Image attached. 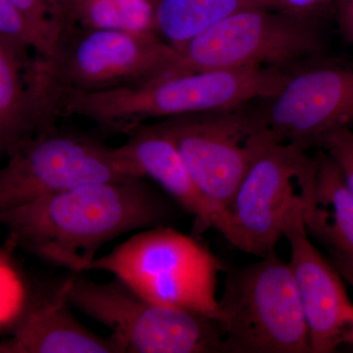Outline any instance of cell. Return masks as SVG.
<instances>
[{
    "label": "cell",
    "mask_w": 353,
    "mask_h": 353,
    "mask_svg": "<svg viewBox=\"0 0 353 353\" xmlns=\"http://www.w3.org/2000/svg\"><path fill=\"white\" fill-rule=\"evenodd\" d=\"M170 201L145 179L90 183L0 213L16 241L72 273L88 271L102 246L130 232L164 226Z\"/></svg>",
    "instance_id": "cell-1"
},
{
    "label": "cell",
    "mask_w": 353,
    "mask_h": 353,
    "mask_svg": "<svg viewBox=\"0 0 353 353\" xmlns=\"http://www.w3.org/2000/svg\"><path fill=\"white\" fill-rule=\"evenodd\" d=\"M176 58L178 51L152 30L67 28L50 57H32L25 70L39 130L57 126L67 95L141 85L166 73Z\"/></svg>",
    "instance_id": "cell-2"
},
{
    "label": "cell",
    "mask_w": 353,
    "mask_h": 353,
    "mask_svg": "<svg viewBox=\"0 0 353 353\" xmlns=\"http://www.w3.org/2000/svg\"><path fill=\"white\" fill-rule=\"evenodd\" d=\"M289 74L279 67H252L162 75L134 87L68 94L59 116H79L108 136H127L152 120L231 110L268 99Z\"/></svg>",
    "instance_id": "cell-3"
},
{
    "label": "cell",
    "mask_w": 353,
    "mask_h": 353,
    "mask_svg": "<svg viewBox=\"0 0 353 353\" xmlns=\"http://www.w3.org/2000/svg\"><path fill=\"white\" fill-rule=\"evenodd\" d=\"M92 270L111 274L153 303L217 320L216 289L222 262L196 238L168 225L137 232L92 260L88 271Z\"/></svg>",
    "instance_id": "cell-4"
},
{
    "label": "cell",
    "mask_w": 353,
    "mask_h": 353,
    "mask_svg": "<svg viewBox=\"0 0 353 353\" xmlns=\"http://www.w3.org/2000/svg\"><path fill=\"white\" fill-rule=\"evenodd\" d=\"M222 353L311 352L289 262L275 252L228 272L218 317Z\"/></svg>",
    "instance_id": "cell-5"
},
{
    "label": "cell",
    "mask_w": 353,
    "mask_h": 353,
    "mask_svg": "<svg viewBox=\"0 0 353 353\" xmlns=\"http://www.w3.org/2000/svg\"><path fill=\"white\" fill-rule=\"evenodd\" d=\"M66 292L72 307L110 330L121 353H222L214 318L153 303L119 279L97 283L72 273Z\"/></svg>",
    "instance_id": "cell-6"
},
{
    "label": "cell",
    "mask_w": 353,
    "mask_h": 353,
    "mask_svg": "<svg viewBox=\"0 0 353 353\" xmlns=\"http://www.w3.org/2000/svg\"><path fill=\"white\" fill-rule=\"evenodd\" d=\"M316 157L294 143L268 141L253 158L215 230L241 252L260 259L275 252L290 209L314 190Z\"/></svg>",
    "instance_id": "cell-7"
},
{
    "label": "cell",
    "mask_w": 353,
    "mask_h": 353,
    "mask_svg": "<svg viewBox=\"0 0 353 353\" xmlns=\"http://www.w3.org/2000/svg\"><path fill=\"white\" fill-rule=\"evenodd\" d=\"M0 167V213L90 183L143 179L120 146L54 127L26 139Z\"/></svg>",
    "instance_id": "cell-8"
},
{
    "label": "cell",
    "mask_w": 353,
    "mask_h": 353,
    "mask_svg": "<svg viewBox=\"0 0 353 353\" xmlns=\"http://www.w3.org/2000/svg\"><path fill=\"white\" fill-rule=\"evenodd\" d=\"M320 50L321 41L311 19L273 9L248 8L190 39L163 75L252 67L284 68Z\"/></svg>",
    "instance_id": "cell-9"
},
{
    "label": "cell",
    "mask_w": 353,
    "mask_h": 353,
    "mask_svg": "<svg viewBox=\"0 0 353 353\" xmlns=\"http://www.w3.org/2000/svg\"><path fill=\"white\" fill-rule=\"evenodd\" d=\"M152 124L180 152L212 212L215 229L253 158L268 141L255 131L245 106L187 114Z\"/></svg>",
    "instance_id": "cell-10"
},
{
    "label": "cell",
    "mask_w": 353,
    "mask_h": 353,
    "mask_svg": "<svg viewBox=\"0 0 353 353\" xmlns=\"http://www.w3.org/2000/svg\"><path fill=\"white\" fill-rule=\"evenodd\" d=\"M250 111L255 131L273 143L307 150L353 126V62L326 61L290 72L277 94Z\"/></svg>",
    "instance_id": "cell-11"
},
{
    "label": "cell",
    "mask_w": 353,
    "mask_h": 353,
    "mask_svg": "<svg viewBox=\"0 0 353 353\" xmlns=\"http://www.w3.org/2000/svg\"><path fill=\"white\" fill-rule=\"evenodd\" d=\"M303 203L288 213L283 236L289 241L292 277L307 324L311 352L330 353L353 339V304L343 277L315 248L303 221Z\"/></svg>",
    "instance_id": "cell-12"
},
{
    "label": "cell",
    "mask_w": 353,
    "mask_h": 353,
    "mask_svg": "<svg viewBox=\"0 0 353 353\" xmlns=\"http://www.w3.org/2000/svg\"><path fill=\"white\" fill-rule=\"evenodd\" d=\"M66 280L46 290L0 343V353H121L112 339L102 338L72 311Z\"/></svg>",
    "instance_id": "cell-13"
},
{
    "label": "cell",
    "mask_w": 353,
    "mask_h": 353,
    "mask_svg": "<svg viewBox=\"0 0 353 353\" xmlns=\"http://www.w3.org/2000/svg\"><path fill=\"white\" fill-rule=\"evenodd\" d=\"M127 136L126 143L120 148L139 176L161 185L194 217V234L213 229L212 212L173 141L152 123L137 127Z\"/></svg>",
    "instance_id": "cell-14"
},
{
    "label": "cell",
    "mask_w": 353,
    "mask_h": 353,
    "mask_svg": "<svg viewBox=\"0 0 353 353\" xmlns=\"http://www.w3.org/2000/svg\"><path fill=\"white\" fill-rule=\"evenodd\" d=\"M314 190L303 208L310 236L326 248L331 263L353 287V199L338 166L319 150Z\"/></svg>",
    "instance_id": "cell-15"
},
{
    "label": "cell",
    "mask_w": 353,
    "mask_h": 353,
    "mask_svg": "<svg viewBox=\"0 0 353 353\" xmlns=\"http://www.w3.org/2000/svg\"><path fill=\"white\" fill-rule=\"evenodd\" d=\"M259 7L277 10L274 0H153V31L179 51L216 23Z\"/></svg>",
    "instance_id": "cell-16"
},
{
    "label": "cell",
    "mask_w": 353,
    "mask_h": 353,
    "mask_svg": "<svg viewBox=\"0 0 353 353\" xmlns=\"http://www.w3.org/2000/svg\"><path fill=\"white\" fill-rule=\"evenodd\" d=\"M30 61L0 39V155L4 157L39 132L25 79Z\"/></svg>",
    "instance_id": "cell-17"
},
{
    "label": "cell",
    "mask_w": 353,
    "mask_h": 353,
    "mask_svg": "<svg viewBox=\"0 0 353 353\" xmlns=\"http://www.w3.org/2000/svg\"><path fill=\"white\" fill-rule=\"evenodd\" d=\"M12 2L38 38L39 52L34 57H50L65 30L57 0H12Z\"/></svg>",
    "instance_id": "cell-18"
},
{
    "label": "cell",
    "mask_w": 353,
    "mask_h": 353,
    "mask_svg": "<svg viewBox=\"0 0 353 353\" xmlns=\"http://www.w3.org/2000/svg\"><path fill=\"white\" fill-rule=\"evenodd\" d=\"M0 39L10 44L26 60L38 55V38L12 0H0Z\"/></svg>",
    "instance_id": "cell-19"
},
{
    "label": "cell",
    "mask_w": 353,
    "mask_h": 353,
    "mask_svg": "<svg viewBox=\"0 0 353 353\" xmlns=\"http://www.w3.org/2000/svg\"><path fill=\"white\" fill-rule=\"evenodd\" d=\"M316 146L327 153L340 170L343 182L353 199V131L341 129L323 137Z\"/></svg>",
    "instance_id": "cell-20"
},
{
    "label": "cell",
    "mask_w": 353,
    "mask_h": 353,
    "mask_svg": "<svg viewBox=\"0 0 353 353\" xmlns=\"http://www.w3.org/2000/svg\"><path fill=\"white\" fill-rule=\"evenodd\" d=\"M21 304L20 287L12 272L0 260V324L17 314Z\"/></svg>",
    "instance_id": "cell-21"
},
{
    "label": "cell",
    "mask_w": 353,
    "mask_h": 353,
    "mask_svg": "<svg viewBox=\"0 0 353 353\" xmlns=\"http://www.w3.org/2000/svg\"><path fill=\"white\" fill-rule=\"evenodd\" d=\"M281 12L296 17L312 19L313 16L325 8L336 3V0H274Z\"/></svg>",
    "instance_id": "cell-22"
},
{
    "label": "cell",
    "mask_w": 353,
    "mask_h": 353,
    "mask_svg": "<svg viewBox=\"0 0 353 353\" xmlns=\"http://www.w3.org/2000/svg\"><path fill=\"white\" fill-rule=\"evenodd\" d=\"M65 26V30L78 25L87 6L88 0H57Z\"/></svg>",
    "instance_id": "cell-23"
},
{
    "label": "cell",
    "mask_w": 353,
    "mask_h": 353,
    "mask_svg": "<svg viewBox=\"0 0 353 353\" xmlns=\"http://www.w3.org/2000/svg\"><path fill=\"white\" fill-rule=\"evenodd\" d=\"M341 34L353 43V0H336Z\"/></svg>",
    "instance_id": "cell-24"
},
{
    "label": "cell",
    "mask_w": 353,
    "mask_h": 353,
    "mask_svg": "<svg viewBox=\"0 0 353 353\" xmlns=\"http://www.w3.org/2000/svg\"><path fill=\"white\" fill-rule=\"evenodd\" d=\"M350 345H353V339H352V343H350Z\"/></svg>",
    "instance_id": "cell-25"
}]
</instances>
